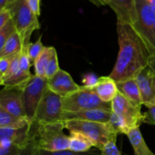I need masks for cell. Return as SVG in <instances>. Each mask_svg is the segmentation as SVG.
I'll return each instance as SVG.
<instances>
[{
	"label": "cell",
	"instance_id": "cell-1",
	"mask_svg": "<svg viewBox=\"0 0 155 155\" xmlns=\"http://www.w3.org/2000/svg\"><path fill=\"white\" fill-rule=\"evenodd\" d=\"M119 52L109 76L116 82L136 79L148 66L151 55L149 49L133 25L117 24Z\"/></svg>",
	"mask_w": 155,
	"mask_h": 155
},
{
	"label": "cell",
	"instance_id": "cell-2",
	"mask_svg": "<svg viewBox=\"0 0 155 155\" xmlns=\"http://www.w3.org/2000/svg\"><path fill=\"white\" fill-rule=\"evenodd\" d=\"M64 123L45 124L31 122L30 136L36 147L48 151H64L69 149L70 137L64 133Z\"/></svg>",
	"mask_w": 155,
	"mask_h": 155
},
{
	"label": "cell",
	"instance_id": "cell-3",
	"mask_svg": "<svg viewBox=\"0 0 155 155\" xmlns=\"http://www.w3.org/2000/svg\"><path fill=\"white\" fill-rule=\"evenodd\" d=\"M65 129L77 131L87 136L94 144V147L101 151L110 141L117 142L118 135L110 127L108 123H98L91 121L71 120L64 122Z\"/></svg>",
	"mask_w": 155,
	"mask_h": 155
},
{
	"label": "cell",
	"instance_id": "cell-4",
	"mask_svg": "<svg viewBox=\"0 0 155 155\" xmlns=\"http://www.w3.org/2000/svg\"><path fill=\"white\" fill-rule=\"evenodd\" d=\"M5 8L12 14L17 33L21 36L24 46L28 45L32 33L40 29L38 16L31 10L27 0H17Z\"/></svg>",
	"mask_w": 155,
	"mask_h": 155
},
{
	"label": "cell",
	"instance_id": "cell-5",
	"mask_svg": "<svg viewBox=\"0 0 155 155\" xmlns=\"http://www.w3.org/2000/svg\"><path fill=\"white\" fill-rule=\"evenodd\" d=\"M64 112H77L89 109H103L112 111L111 103L101 101L93 90L81 86L77 92L62 98Z\"/></svg>",
	"mask_w": 155,
	"mask_h": 155
},
{
	"label": "cell",
	"instance_id": "cell-6",
	"mask_svg": "<svg viewBox=\"0 0 155 155\" xmlns=\"http://www.w3.org/2000/svg\"><path fill=\"white\" fill-rule=\"evenodd\" d=\"M136 5L138 20L133 27L143 39L151 55L155 56V11L147 0H136Z\"/></svg>",
	"mask_w": 155,
	"mask_h": 155
},
{
	"label": "cell",
	"instance_id": "cell-7",
	"mask_svg": "<svg viewBox=\"0 0 155 155\" xmlns=\"http://www.w3.org/2000/svg\"><path fill=\"white\" fill-rule=\"evenodd\" d=\"M48 89V79L33 75L23 88L22 100L26 117L30 122L34 120L36 110Z\"/></svg>",
	"mask_w": 155,
	"mask_h": 155
},
{
	"label": "cell",
	"instance_id": "cell-8",
	"mask_svg": "<svg viewBox=\"0 0 155 155\" xmlns=\"http://www.w3.org/2000/svg\"><path fill=\"white\" fill-rule=\"evenodd\" d=\"M62 98L47 89L36 110L34 120L37 123H64Z\"/></svg>",
	"mask_w": 155,
	"mask_h": 155
},
{
	"label": "cell",
	"instance_id": "cell-9",
	"mask_svg": "<svg viewBox=\"0 0 155 155\" xmlns=\"http://www.w3.org/2000/svg\"><path fill=\"white\" fill-rule=\"evenodd\" d=\"M141 107L142 106L132 102L120 92L111 102L112 111L124 118L130 130L144 124V113Z\"/></svg>",
	"mask_w": 155,
	"mask_h": 155
},
{
	"label": "cell",
	"instance_id": "cell-10",
	"mask_svg": "<svg viewBox=\"0 0 155 155\" xmlns=\"http://www.w3.org/2000/svg\"><path fill=\"white\" fill-rule=\"evenodd\" d=\"M24 86H4L0 92V107L12 114L27 117L22 100Z\"/></svg>",
	"mask_w": 155,
	"mask_h": 155
},
{
	"label": "cell",
	"instance_id": "cell-11",
	"mask_svg": "<svg viewBox=\"0 0 155 155\" xmlns=\"http://www.w3.org/2000/svg\"><path fill=\"white\" fill-rule=\"evenodd\" d=\"M48 88L61 98H65L81 89L69 73L60 69L55 75L48 80Z\"/></svg>",
	"mask_w": 155,
	"mask_h": 155
},
{
	"label": "cell",
	"instance_id": "cell-12",
	"mask_svg": "<svg viewBox=\"0 0 155 155\" xmlns=\"http://www.w3.org/2000/svg\"><path fill=\"white\" fill-rule=\"evenodd\" d=\"M142 95L143 104L147 107L155 104V71L148 65L136 78Z\"/></svg>",
	"mask_w": 155,
	"mask_h": 155
},
{
	"label": "cell",
	"instance_id": "cell-13",
	"mask_svg": "<svg viewBox=\"0 0 155 155\" xmlns=\"http://www.w3.org/2000/svg\"><path fill=\"white\" fill-rule=\"evenodd\" d=\"M108 5L117 16V24L133 25L138 20L136 0H109Z\"/></svg>",
	"mask_w": 155,
	"mask_h": 155
},
{
	"label": "cell",
	"instance_id": "cell-14",
	"mask_svg": "<svg viewBox=\"0 0 155 155\" xmlns=\"http://www.w3.org/2000/svg\"><path fill=\"white\" fill-rule=\"evenodd\" d=\"M112 111L103 109H89L77 112H63L64 123L71 120L91 121L98 123H108L110 119Z\"/></svg>",
	"mask_w": 155,
	"mask_h": 155
},
{
	"label": "cell",
	"instance_id": "cell-15",
	"mask_svg": "<svg viewBox=\"0 0 155 155\" xmlns=\"http://www.w3.org/2000/svg\"><path fill=\"white\" fill-rule=\"evenodd\" d=\"M30 125L21 129L0 128V142H10L23 149L30 140Z\"/></svg>",
	"mask_w": 155,
	"mask_h": 155
},
{
	"label": "cell",
	"instance_id": "cell-16",
	"mask_svg": "<svg viewBox=\"0 0 155 155\" xmlns=\"http://www.w3.org/2000/svg\"><path fill=\"white\" fill-rule=\"evenodd\" d=\"M92 90L106 103H111L119 92L117 84L110 76L99 77L98 83Z\"/></svg>",
	"mask_w": 155,
	"mask_h": 155
},
{
	"label": "cell",
	"instance_id": "cell-17",
	"mask_svg": "<svg viewBox=\"0 0 155 155\" xmlns=\"http://www.w3.org/2000/svg\"><path fill=\"white\" fill-rule=\"evenodd\" d=\"M117 84L118 91L124 96L137 105L142 106L143 104L142 95L136 79H130Z\"/></svg>",
	"mask_w": 155,
	"mask_h": 155
},
{
	"label": "cell",
	"instance_id": "cell-18",
	"mask_svg": "<svg viewBox=\"0 0 155 155\" xmlns=\"http://www.w3.org/2000/svg\"><path fill=\"white\" fill-rule=\"evenodd\" d=\"M127 136L134 150L135 155H155L147 145L141 133L140 127L131 130Z\"/></svg>",
	"mask_w": 155,
	"mask_h": 155
},
{
	"label": "cell",
	"instance_id": "cell-19",
	"mask_svg": "<svg viewBox=\"0 0 155 155\" xmlns=\"http://www.w3.org/2000/svg\"><path fill=\"white\" fill-rule=\"evenodd\" d=\"M30 123L27 117L12 114L0 107V128L21 129L29 126Z\"/></svg>",
	"mask_w": 155,
	"mask_h": 155
},
{
	"label": "cell",
	"instance_id": "cell-20",
	"mask_svg": "<svg viewBox=\"0 0 155 155\" xmlns=\"http://www.w3.org/2000/svg\"><path fill=\"white\" fill-rule=\"evenodd\" d=\"M69 150L75 152H86L94 147L92 141L81 133L77 131L70 132Z\"/></svg>",
	"mask_w": 155,
	"mask_h": 155
},
{
	"label": "cell",
	"instance_id": "cell-21",
	"mask_svg": "<svg viewBox=\"0 0 155 155\" xmlns=\"http://www.w3.org/2000/svg\"><path fill=\"white\" fill-rule=\"evenodd\" d=\"M24 47L21 36L15 33L7 41L4 46L0 49V58L12 57L21 52Z\"/></svg>",
	"mask_w": 155,
	"mask_h": 155
},
{
	"label": "cell",
	"instance_id": "cell-22",
	"mask_svg": "<svg viewBox=\"0 0 155 155\" xmlns=\"http://www.w3.org/2000/svg\"><path fill=\"white\" fill-rule=\"evenodd\" d=\"M54 47L49 46L45 47L43 52L41 54V55L36 59L33 63L35 71V75L41 77H45V68H46L47 64L50 58L52 50Z\"/></svg>",
	"mask_w": 155,
	"mask_h": 155
},
{
	"label": "cell",
	"instance_id": "cell-23",
	"mask_svg": "<svg viewBox=\"0 0 155 155\" xmlns=\"http://www.w3.org/2000/svg\"><path fill=\"white\" fill-rule=\"evenodd\" d=\"M108 124H110V127L113 129L114 131L117 135L125 134L127 135L130 131V129L129 128L128 125L124 120L123 117H121L117 114L112 111L110 119L109 120Z\"/></svg>",
	"mask_w": 155,
	"mask_h": 155
},
{
	"label": "cell",
	"instance_id": "cell-24",
	"mask_svg": "<svg viewBox=\"0 0 155 155\" xmlns=\"http://www.w3.org/2000/svg\"><path fill=\"white\" fill-rule=\"evenodd\" d=\"M42 35H40L39 39L36 42H33V43L30 42L28 45V55L30 61L33 64L41 55V54L43 52L44 49L46 47L44 46V45L42 44Z\"/></svg>",
	"mask_w": 155,
	"mask_h": 155
},
{
	"label": "cell",
	"instance_id": "cell-25",
	"mask_svg": "<svg viewBox=\"0 0 155 155\" xmlns=\"http://www.w3.org/2000/svg\"><path fill=\"white\" fill-rule=\"evenodd\" d=\"M60 69L61 68H59L57 51H56V49L54 47L51 56H50L49 60L48 61V64H47L46 68H45V78L49 80L53 76L55 75Z\"/></svg>",
	"mask_w": 155,
	"mask_h": 155
},
{
	"label": "cell",
	"instance_id": "cell-26",
	"mask_svg": "<svg viewBox=\"0 0 155 155\" xmlns=\"http://www.w3.org/2000/svg\"><path fill=\"white\" fill-rule=\"evenodd\" d=\"M16 32V27L12 19L10 20L4 27L0 28V49L4 46L6 41Z\"/></svg>",
	"mask_w": 155,
	"mask_h": 155
},
{
	"label": "cell",
	"instance_id": "cell-27",
	"mask_svg": "<svg viewBox=\"0 0 155 155\" xmlns=\"http://www.w3.org/2000/svg\"><path fill=\"white\" fill-rule=\"evenodd\" d=\"M100 151L97 150H92L86 152H75L71 150H64L58 151H48L40 150L38 148V155H99Z\"/></svg>",
	"mask_w": 155,
	"mask_h": 155
},
{
	"label": "cell",
	"instance_id": "cell-28",
	"mask_svg": "<svg viewBox=\"0 0 155 155\" xmlns=\"http://www.w3.org/2000/svg\"><path fill=\"white\" fill-rule=\"evenodd\" d=\"M20 149L17 145L8 142H0V155H18Z\"/></svg>",
	"mask_w": 155,
	"mask_h": 155
},
{
	"label": "cell",
	"instance_id": "cell-29",
	"mask_svg": "<svg viewBox=\"0 0 155 155\" xmlns=\"http://www.w3.org/2000/svg\"><path fill=\"white\" fill-rule=\"evenodd\" d=\"M99 155H121V153L117 146L116 142L110 141L100 151Z\"/></svg>",
	"mask_w": 155,
	"mask_h": 155
},
{
	"label": "cell",
	"instance_id": "cell-30",
	"mask_svg": "<svg viewBox=\"0 0 155 155\" xmlns=\"http://www.w3.org/2000/svg\"><path fill=\"white\" fill-rule=\"evenodd\" d=\"M98 79L99 77L92 73L86 74L83 79V86L86 89H92L98 83Z\"/></svg>",
	"mask_w": 155,
	"mask_h": 155
},
{
	"label": "cell",
	"instance_id": "cell-31",
	"mask_svg": "<svg viewBox=\"0 0 155 155\" xmlns=\"http://www.w3.org/2000/svg\"><path fill=\"white\" fill-rule=\"evenodd\" d=\"M15 56L0 58V80L4 78V77L6 75L8 71H9V68H10L11 64H12V59H13V58L15 57Z\"/></svg>",
	"mask_w": 155,
	"mask_h": 155
},
{
	"label": "cell",
	"instance_id": "cell-32",
	"mask_svg": "<svg viewBox=\"0 0 155 155\" xmlns=\"http://www.w3.org/2000/svg\"><path fill=\"white\" fill-rule=\"evenodd\" d=\"M20 152L21 155H38V148L31 137L27 146L21 149Z\"/></svg>",
	"mask_w": 155,
	"mask_h": 155
},
{
	"label": "cell",
	"instance_id": "cell-33",
	"mask_svg": "<svg viewBox=\"0 0 155 155\" xmlns=\"http://www.w3.org/2000/svg\"><path fill=\"white\" fill-rule=\"evenodd\" d=\"M144 124L155 126V104L148 107V111L144 113Z\"/></svg>",
	"mask_w": 155,
	"mask_h": 155
},
{
	"label": "cell",
	"instance_id": "cell-34",
	"mask_svg": "<svg viewBox=\"0 0 155 155\" xmlns=\"http://www.w3.org/2000/svg\"><path fill=\"white\" fill-rule=\"evenodd\" d=\"M12 19V14L9 12L8 9L4 8L0 10V28L4 27Z\"/></svg>",
	"mask_w": 155,
	"mask_h": 155
},
{
	"label": "cell",
	"instance_id": "cell-35",
	"mask_svg": "<svg viewBox=\"0 0 155 155\" xmlns=\"http://www.w3.org/2000/svg\"><path fill=\"white\" fill-rule=\"evenodd\" d=\"M27 2L31 10L34 12L35 15L39 17L41 14V0H27Z\"/></svg>",
	"mask_w": 155,
	"mask_h": 155
},
{
	"label": "cell",
	"instance_id": "cell-36",
	"mask_svg": "<svg viewBox=\"0 0 155 155\" xmlns=\"http://www.w3.org/2000/svg\"><path fill=\"white\" fill-rule=\"evenodd\" d=\"M89 2L94 4L95 5L100 7V6L108 5L109 0H89Z\"/></svg>",
	"mask_w": 155,
	"mask_h": 155
},
{
	"label": "cell",
	"instance_id": "cell-37",
	"mask_svg": "<svg viewBox=\"0 0 155 155\" xmlns=\"http://www.w3.org/2000/svg\"><path fill=\"white\" fill-rule=\"evenodd\" d=\"M17 0H0V10L7 8L8 6L12 5Z\"/></svg>",
	"mask_w": 155,
	"mask_h": 155
},
{
	"label": "cell",
	"instance_id": "cell-38",
	"mask_svg": "<svg viewBox=\"0 0 155 155\" xmlns=\"http://www.w3.org/2000/svg\"><path fill=\"white\" fill-rule=\"evenodd\" d=\"M148 65L155 71V56H151L149 60V64Z\"/></svg>",
	"mask_w": 155,
	"mask_h": 155
},
{
	"label": "cell",
	"instance_id": "cell-39",
	"mask_svg": "<svg viewBox=\"0 0 155 155\" xmlns=\"http://www.w3.org/2000/svg\"><path fill=\"white\" fill-rule=\"evenodd\" d=\"M147 1L148 2V3L151 5V7H152L155 11V0H147Z\"/></svg>",
	"mask_w": 155,
	"mask_h": 155
},
{
	"label": "cell",
	"instance_id": "cell-40",
	"mask_svg": "<svg viewBox=\"0 0 155 155\" xmlns=\"http://www.w3.org/2000/svg\"><path fill=\"white\" fill-rule=\"evenodd\" d=\"M154 36H155V23H154Z\"/></svg>",
	"mask_w": 155,
	"mask_h": 155
},
{
	"label": "cell",
	"instance_id": "cell-41",
	"mask_svg": "<svg viewBox=\"0 0 155 155\" xmlns=\"http://www.w3.org/2000/svg\"><path fill=\"white\" fill-rule=\"evenodd\" d=\"M18 155H21V152H20V153H19V154H18Z\"/></svg>",
	"mask_w": 155,
	"mask_h": 155
}]
</instances>
